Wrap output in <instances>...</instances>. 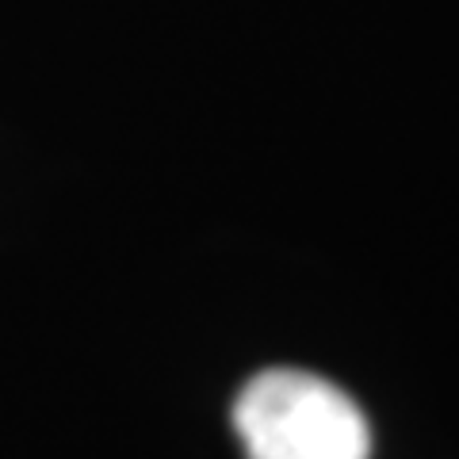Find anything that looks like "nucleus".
<instances>
[{
    "mask_svg": "<svg viewBox=\"0 0 459 459\" xmlns=\"http://www.w3.org/2000/svg\"><path fill=\"white\" fill-rule=\"evenodd\" d=\"M234 429L249 459H368L371 429L360 406L322 376L272 368L234 402Z\"/></svg>",
    "mask_w": 459,
    "mask_h": 459,
    "instance_id": "nucleus-1",
    "label": "nucleus"
}]
</instances>
